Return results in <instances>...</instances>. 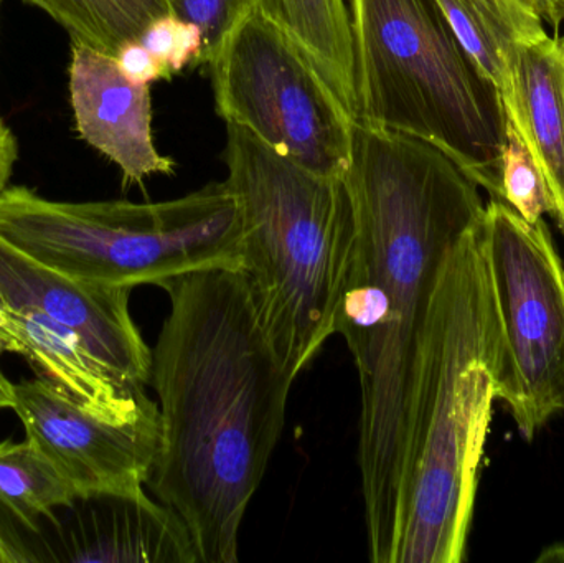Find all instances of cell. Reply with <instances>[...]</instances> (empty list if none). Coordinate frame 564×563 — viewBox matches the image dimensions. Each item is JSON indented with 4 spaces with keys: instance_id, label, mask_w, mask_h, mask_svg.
<instances>
[{
    "instance_id": "1",
    "label": "cell",
    "mask_w": 564,
    "mask_h": 563,
    "mask_svg": "<svg viewBox=\"0 0 564 563\" xmlns=\"http://www.w3.org/2000/svg\"><path fill=\"white\" fill-rule=\"evenodd\" d=\"M355 238L334 334L360 386L358 472L368 557L390 562L417 344L444 261L486 214L480 187L431 142L351 122Z\"/></svg>"
},
{
    "instance_id": "2",
    "label": "cell",
    "mask_w": 564,
    "mask_h": 563,
    "mask_svg": "<svg viewBox=\"0 0 564 563\" xmlns=\"http://www.w3.org/2000/svg\"><path fill=\"white\" fill-rule=\"evenodd\" d=\"M161 288L171 311L152 349L161 436L145 485L187 526L198 562L237 563L295 380L240 267L191 271Z\"/></svg>"
},
{
    "instance_id": "3",
    "label": "cell",
    "mask_w": 564,
    "mask_h": 563,
    "mask_svg": "<svg viewBox=\"0 0 564 563\" xmlns=\"http://www.w3.org/2000/svg\"><path fill=\"white\" fill-rule=\"evenodd\" d=\"M482 224L447 255L417 344L390 563L466 561L502 354Z\"/></svg>"
},
{
    "instance_id": "4",
    "label": "cell",
    "mask_w": 564,
    "mask_h": 563,
    "mask_svg": "<svg viewBox=\"0 0 564 563\" xmlns=\"http://www.w3.org/2000/svg\"><path fill=\"white\" fill-rule=\"evenodd\" d=\"M228 187L241 214L240 268L292 379L334 336L355 238L345 177L308 171L227 124Z\"/></svg>"
},
{
    "instance_id": "5",
    "label": "cell",
    "mask_w": 564,
    "mask_h": 563,
    "mask_svg": "<svg viewBox=\"0 0 564 563\" xmlns=\"http://www.w3.org/2000/svg\"><path fill=\"white\" fill-rule=\"evenodd\" d=\"M355 121L423 139L502 201L507 112L436 0H350Z\"/></svg>"
},
{
    "instance_id": "6",
    "label": "cell",
    "mask_w": 564,
    "mask_h": 563,
    "mask_svg": "<svg viewBox=\"0 0 564 563\" xmlns=\"http://www.w3.org/2000/svg\"><path fill=\"white\" fill-rule=\"evenodd\" d=\"M0 238L66 277L132 290L204 268L240 267L241 214L225 181L151 204L56 202L7 187Z\"/></svg>"
},
{
    "instance_id": "7",
    "label": "cell",
    "mask_w": 564,
    "mask_h": 563,
    "mask_svg": "<svg viewBox=\"0 0 564 563\" xmlns=\"http://www.w3.org/2000/svg\"><path fill=\"white\" fill-rule=\"evenodd\" d=\"M210 65L215 109L308 171L345 177L354 119L304 50L251 7Z\"/></svg>"
},
{
    "instance_id": "8",
    "label": "cell",
    "mask_w": 564,
    "mask_h": 563,
    "mask_svg": "<svg viewBox=\"0 0 564 563\" xmlns=\"http://www.w3.org/2000/svg\"><path fill=\"white\" fill-rule=\"evenodd\" d=\"M482 237L502 334L496 396L532 442L564 412V263L546 221L499 198L486 204Z\"/></svg>"
},
{
    "instance_id": "9",
    "label": "cell",
    "mask_w": 564,
    "mask_h": 563,
    "mask_svg": "<svg viewBox=\"0 0 564 563\" xmlns=\"http://www.w3.org/2000/svg\"><path fill=\"white\" fill-rule=\"evenodd\" d=\"M13 405L33 443L76 495L144 488L161 436L159 412L118 423L66 399L45 380L12 383Z\"/></svg>"
},
{
    "instance_id": "10",
    "label": "cell",
    "mask_w": 564,
    "mask_h": 563,
    "mask_svg": "<svg viewBox=\"0 0 564 563\" xmlns=\"http://www.w3.org/2000/svg\"><path fill=\"white\" fill-rule=\"evenodd\" d=\"M131 291L66 277L0 238V296L7 310L48 317L119 380L145 390L152 349L132 321Z\"/></svg>"
},
{
    "instance_id": "11",
    "label": "cell",
    "mask_w": 564,
    "mask_h": 563,
    "mask_svg": "<svg viewBox=\"0 0 564 563\" xmlns=\"http://www.w3.org/2000/svg\"><path fill=\"white\" fill-rule=\"evenodd\" d=\"M69 99L79 138L121 169L124 185L174 174L155 145L151 85L129 79L116 56L72 43Z\"/></svg>"
},
{
    "instance_id": "12",
    "label": "cell",
    "mask_w": 564,
    "mask_h": 563,
    "mask_svg": "<svg viewBox=\"0 0 564 563\" xmlns=\"http://www.w3.org/2000/svg\"><path fill=\"white\" fill-rule=\"evenodd\" d=\"M68 506L72 561L200 563L187 526L144 488L76 496Z\"/></svg>"
},
{
    "instance_id": "13",
    "label": "cell",
    "mask_w": 564,
    "mask_h": 563,
    "mask_svg": "<svg viewBox=\"0 0 564 563\" xmlns=\"http://www.w3.org/2000/svg\"><path fill=\"white\" fill-rule=\"evenodd\" d=\"M0 334L3 353L25 357L39 379L95 415L129 423L159 412L145 390L119 380L69 331L42 314L7 310Z\"/></svg>"
},
{
    "instance_id": "14",
    "label": "cell",
    "mask_w": 564,
    "mask_h": 563,
    "mask_svg": "<svg viewBox=\"0 0 564 563\" xmlns=\"http://www.w3.org/2000/svg\"><path fill=\"white\" fill-rule=\"evenodd\" d=\"M502 101L545 174L564 237V36L546 32L517 46Z\"/></svg>"
},
{
    "instance_id": "15",
    "label": "cell",
    "mask_w": 564,
    "mask_h": 563,
    "mask_svg": "<svg viewBox=\"0 0 564 563\" xmlns=\"http://www.w3.org/2000/svg\"><path fill=\"white\" fill-rule=\"evenodd\" d=\"M250 3L304 50L355 121L357 69L351 19L345 0H250Z\"/></svg>"
},
{
    "instance_id": "16",
    "label": "cell",
    "mask_w": 564,
    "mask_h": 563,
    "mask_svg": "<svg viewBox=\"0 0 564 563\" xmlns=\"http://www.w3.org/2000/svg\"><path fill=\"white\" fill-rule=\"evenodd\" d=\"M460 45L500 96L510 83L517 46L545 35V22L527 0H436Z\"/></svg>"
},
{
    "instance_id": "17",
    "label": "cell",
    "mask_w": 564,
    "mask_h": 563,
    "mask_svg": "<svg viewBox=\"0 0 564 563\" xmlns=\"http://www.w3.org/2000/svg\"><path fill=\"white\" fill-rule=\"evenodd\" d=\"M52 17L72 36L108 55L141 40L154 20L171 15L167 0H25Z\"/></svg>"
},
{
    "instance_id": "18",
    "label": "cell",
    "mask_w": 564,
    "mask_h": 563,
    "mask_svg": "<svg viewBox=\"0 0 564 563\" xmlns=\"http://www.w3.org/2000/svg\"><path fill=\"white\" fill-rule=\"evenodd\" d=\"M76 496L65 476L30 440L0 443V506L26 531L36 519L69 505Z\"/></svg>"
},
{
    "instance_id": "19",
    "label": "cell",
    "mask_w": 564,
    "mask_h": 563,
    "mask_svg": "<svg viewBox=\"0 0 564 563\" xmlns=\"http://www.w3.org/2000/svg\"><path fill=\"white\" fill-rule=\"evenodd\" d=\"M502 201L530 224L542 220L543 215H553L545 174L512 122H507L502 154Z\"/></svg>"
},
{
    "instance_id": "20",
    "label": "cell",
    "mask_w": 564,
    "mask_h": 563,
    "mask_svg": "<svg viewBox=\"0 0 564 563\" xmlns=\"http://www.w3.org/2000/svg\"><path fill=\"white\" fill-rule=\"evenodd\" d=\"M139 42L162 63L169 78L187 66L202 65L204 35L195 23L178 19L174 13L154 20Z\"/></svg>"
},
{
    "instance_id": "21",
    "label": "cell",
    "mask_w": 564,
    "mask_h": 563,
    "mask_svg": "<svg viewBox=\"0 0 564 563\" xmlns=\"http://www.w3.org/2000/svg\"><path fill=\"white\" fill-rule=\"evenodd\" d=\"M172 13L195 23L204 35L202 63H210L235 23L251 9L250 0H167Z\"/></svg>"
},
{
    "instance_id": "22",
    "label": "cell",
    "mask_w": 564,
    "mask_h": 563,
    "mask_svg": "<svg viewBox=\"0 0 564 563\" xmlns=\"http://www.w3.org/2000/svg\"><path fill=\"white\" fill-rule=\"evenodd\" d=\"M116 59L124 75L132 82L152 85L161 79H171L162 63L139 40L126 43L119 50Z\"/></svg>"
},
{
    "instance_id": "23",
    "label": "cell",
    "mask_w": 564,
    "mask_h": 563,
    "mask_svg": "<svg viewBox=\"0 0 564 563\" xmlns=\"http://www.w3.org/2000/svg\"><path fill=\"white\" fill-rule=\"evenodd\" d=\"M17 158H19V144L15 136L0 118V194L9 187Z\"/></svg>"
},
{
    "instance_id": "24",
    "label": "cell",
    "mask_w": 564,
    "mask_h": 563,
    "mask_svg": "<svg viewBox=\"0 0 564 563\" xmlns=\"http://www.w3.org/2000/svg\"><path fill=\"white\" fill-rule=\"evenodd\" d=\"M542 17L545 25L558 30L564 22V0H527Z\"/></svg>"
},
{
    "instance_id": "25",
    "label": "cell",
    "mask_w": 564,
    "mask_h": 563,
    "mask_svg": "<svg viewBox=\"0 0 564 563\" xmlns=\"http://www.w3.org/2000/svg\"><path fill=\"white\" fill-rule=\"evenodd\" d=\"M0 562H15V545L6 511L0 515Z\"/></svg>"
},
{
    "instance_id": "26",
    "label": "cell",
    "mask_w": 564,
    "mask_h": 563,
    "mask_svg": "<svg viewBox=\"0 0 564 563\" xmlns=\"http://www.w3.org/2000/svg\"><path fill=\"white\" fill-rule=\"evenodd\" d=\"M13 405V392L12 383L3 377L0 372V410L12 409Z\"/></svg>"
},
{
    "instance_id": "27",
    "label": "cell",
    "mask_w": 564,
    "mask_h": 563,
    "mask_svg": "<svg viewBox=\"0 0 564 563\" xmlns=\"http://www.w3.org/2000/svg\"><path fill=\"white\" fill-rule=\"evenodd\" d=\"M0 329H2V313H0ZM0 353H3V350H2V334H0Z\"/></svg>"
},
{
    "instance_id": "28",
    "label": "cell",
    "mask_w": 564,
    "mask_h": 563,
    "mask_svg": "<svg viewBox=\"0 0 564 563\" xmlns=\"http://www.w3.org/2000/svg\"><path fill=\"white\" fill-rule=\"evenodd\" d=\"M7 311V307H6V303H3V300H2V296H0V313H6Z\"/></svg>"
},
{
    "instance_id": "29",
    "label": "cell",
    "mask_w": 564,
    "mask_h": 563,
    "mask_svg": "<svg viewBox=\"0 0 564 563\" xmlns=\"http://www.w3.org/2000/svg\"><path fill=\"white\" fill-rule=\"evenodd\" d=\"M0 7H2V0H0Z\"/></svg>"
}]
</instances>
